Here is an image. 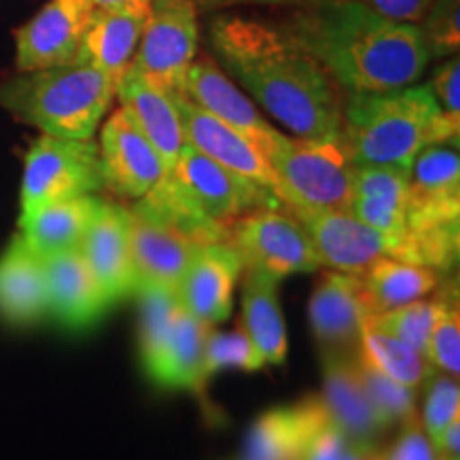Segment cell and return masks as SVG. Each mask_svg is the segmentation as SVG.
<instances>
[{
    "mask_svg": "<svg viewBox=\"0 0 460 460\" xmlns=\"http://www.w3.org/2000/svg\"><path fill=\"white\" fill-rule=\"evenodd\" d=\"M209 43L224 73L292 135L341 139V88L290 32L241 15H216Z\"/></svg>",
    "mask_w": 460,
    "mask_h": 460,
    "instance_id": "1",
    "label": "cell"
},
{
    "mask_svg": "<svg viewBox=\"0 0 460 460\" xmlns=\"http://www.w3.org/2000/svg\"><path fill=\"white\" fill-rule=\"evenodd\" d=\"M286 31L349 94L407 88L430 60L420 24L390 20L360 0H305Z\"/></svg>",
    "mask_w": 460,
    "mask_h": 460,
    "instance_id": "2",
    "label": "cell"
},
{
    "mask_svg": "<svg viewBox=\"0 0 460 460\" xmlns=\"http://www.w3.org/2000/svg\"><path fill=\"white\" fill-rule=\"evenodd\" d=\"M460 122L447 118L427 85L349 94L343 99L341 141L354 164L411 169L422 149L458 146Z\"/></svg>",
    "mask_w": 460,
    "mask_h": 460,
    "instance_id": "3",
    "label": "cell"
},
{
    "mask_svg": "<svg viewBox=\"0 0 460 460\" xmlns=\"http://www.w3.org/2000/svg\"><path fill=\"white\" fill-rule=\"evenodd\" d=\"M115 85L88 65L26 71L0 84V107L43 135L92 139L111 109Z\"/></svg>",
    "mask_w": 460,
    "mask_h": 460,
    "instance_id": "4",
    "label": "cell"
},
{
    "mask_svg": "<svg viewBox=\"0 0 460 460\" xmlns=\"http://www.w3.org/2000/svg\"><path fill=\"white\" fill-rule=\"evenodd\" d=\"M281 188V203L296 211H349L354 160L341 139L279 135L267 149Z\"/></svg>",
    "mask_w": 460,
    "mask_h": 460,
    "instance_id": "5",
    "label": "cell"
},
{
    "mask_svg": "<svg viewBox=\"0 0 460 460\" xmlns=\"http://www.w3.org/2000/svg\"><path fill=\"white\" fill-rule=\"evenodd\" d=\"M101 190H105V180L99 143L43 135L28 149L22 177V216Z\"/></svg>",
    "mask_w": 460,
    "mask_h": 460,
    "instance_id": "6",
    "label": "cell"
},
{
    "mask_svg": "<svg viewBox=\"0 0 460 460\" xmlns=\"http://www.w3.org/2000/svg\"><path fill=\"white\" fill-rule=\"evenodd\" d=\"M224 243L233 247L243 271H261L281 279L322 269L312 239L286 207H267L239 217L226 228Z\"/></svg>",
    "mask_w": 460,
    "mask_h": 460,
    "instance_id": "7",
    "label": "cell"
},
{
    "mask_svg": "<svg viewBox=\"0 0 460 460\" xmlns=\"http://www.w3.org/2000/svg\"><path fill=\"white\" fill-rule=\"evenodd\" d=\"M199 11L192 0H152L128 73L154 88L177 94L199 51Z\"/></svg>",
    "mask_w": 460,
    "mask_h": 460,
    "instance_id": "8",
    "label": "cell"
},
{
    "mask_svg": "<svg viewBox=\"0 0 460 460\" xmlns=\"http://www.w3.org/2000/svg\"><path fill=\"white\" fill-rule=\"evenodd\" d=\"M175 180L186 199L217 226L230 224L252 211L267 207H284L279 197L261 183L245 180L237 172L224 169L216 160L207 158L192 146H183L175 166L166 171Z\"/></svg>",
    "mask_w": 460,
    "mask_h": 460,
    "instance_id": "9",
    "label": "cell"
},
{
    "mask_svg": "<svg viewBox=\"0 0 460 460\" xmlns=\"http://www.w3.org/2000/svg\"><path fill=\"white\" fill-rule=\"evenodd\" d=\"M126 214H128L135 295L152 290L175 295L190 261L203 243L163 220L141 200L126 207Z\"/></svg>",
    "mask_w": 460,
    "mask_h": 460,
    "instance_id": "10",
    "label": "cell"
},
{
    "mask_svg": "<svg viewBox=\"0 0 460 460\" xmlns=\"http://www.w3.org/2000/svg\"><path fill=\"white\" fill-rule=\"evenodd\" d=\"M99 156L105 190L124 200L146 197L166 172L163 158L122 107L102 124Z\"/></svg>",
    "mask_w": 460,
    "mask_h": 460,
    "instance_id": "11",
    "label": "cell"
},
{
    "mask_svg": "<svg viewBox=\"0 0 460 460\" xmlns=\"http://www.w3.org/2000/svg\"><path fill=\"white\" fill-rule=\"evenodd\" d=\"M94 9V0H49L31 22L17 28V68L26 73L73 65Z\"/></svg>",
    "mask_w": 460,
    "mask_h": 460,
    "instance_id": "12",
    "label": "cell"
},
{
    "mask_svg": "<svg viewBox=\"0 0 460 460\" xmlns=\"http://www.w3.org/2000/svg\"><path fill=\"white\" fill-rule=\"evenodd\" d=\"M175 102L177 109H180L183 139H186L188 146L199 149L207 158L216 160L224 169L271 190L275 197H279L281 200L278 175H275L273 166L269 164V160L264 158V154L254 143L241 132L230 128L228 124L220 122L211 113L194 105L183 92H177Z\"/></svg>",
    "mask_w": 460,
    "mask_h": 460,
    "instance_id": "13",
    "label": "cell"
},
{
    "mask_svg": "<svg viewBox=\"0 0 460 460\" xmlns=\"http://www.w3.org/2000/svg\"><path fill=\"white\" fill-rule=\"evenodd\" d=\"M181 92L203 111L247 137L267 158V149L279 130L262 118L254 102L233 84L216 60L207 56L194 58L183 77Z\"/></svg>",
    "mask_w": 460,
    "mask_h": 460,
    "instance_id": "14",
    "label": "cell"
},
{
    "mask_svg": "<svg viewBox=\"0 0 460 460\" xmlns=\"http://www.w3.org/2000/svg\"><path fill=\"white\" fill-rule=\"evenodd\" d=\"M292 216L312 239L322 267L362 273L377 258H390L386 234L367 226L349 211H296Z\"/></svg>",
    "mask_w": 460,
    "mask_h": 460,
    "instance_id": "15",
    "label": "cell"
},
{
    "mask_svg": "<svg viewBox=\"0 0 460 460\" xmlns=\"http://www.w3.org/2000/svg\"><path fill=\"white\" fill-rule=\"evenodd\" d=\"M243 264L224 241L205 243L190 261L177 286V301L190 315L214 326L228 320L233 312V295Z\"/></svg>",
    "mask_w": 460,
    "mask_h": 460,
    "instance_id": "16",
    "label": "cell"
},
{
    "mask_svg": "<svg viewBox=\"0 0 460 460\" xmlns=\"http://www.w3.org/2000/svg\"><path fill=\"white\" fill-rule=\"evenodd\" d=\"M79 252L109 303L135 295L128 214L124 205L105 199L101 200L99 211L85 230Z\"/></svg>",
    "mask_w": 460,
    "mask_h": 460,
    "instance_id": "17",
    "label": "cell"
},
{
    "mask_svg": "<svg viewBox=\"0 0 460 460\" xmlns=\"http://www.w3.org/2000/svg\"><path fill=\"white\" fill-rule=\"evenodd\" d=\"M411 169L396 164H354L349 214L390 241V258L407 224Z\"/></svg>",
    "mask_w": 460,
    "mask_h": 460,
    "instance_id": "18",
    "label": "cell"
},
{
    "mask_svg": "<svg viewBox=\"0 0 460 460\" xmlns=\"http://www.w3.org/2000/svg\"><path fill=\"white\" fill-rule=\"evenodd\" d=\"M360 273L322 275L309 301V320L322 352H358L367 314L360 298Z\"/></svg>",
    "mask_w": 460,
    "mask_h": 460,
    "instance_id": "19",
    "label": "cell"
},
{
    "mask_svg": "<svg viewBox=\"0 0 460 460\" xmlns=\"http://www.w3.org/2000/svg\"><path fill=\"white\" fill-rule=\"evenodd\" d=\"M322 396H307L295 405L275 407L262 413L250 430V460H303L315 435L331 422Z\"/></svg>",
    "mask_w": 460,
    "mask_h": 460,
    "instance_id": "20",
    "label": "cell"
},
{
    "mask_svg": "<svg viewBox=\"0 0 460 460\" xmlns=\"http://www.w3.org/2000/svg\"><path fill=\"white\" fill-rule=\"evenodd\" d=\"M324 399L332 422L349 441H369L388 429L362 382L356 352H322Z\"/></svg>",
    "mask_w": 460,
    "mask_h": 460,
    "instance_id": "21",
    "label": "cell"
},
{
    "mask_svg": "<svg viewBox=\"0 0 460 460\" xmlns=\"http://www.w3.org/2000/svg\"><path fill=\"white\" fill-rule=\"evenodd\" d=\"M43 261L48 278V314L66 329L94 324L111 303L85 264L82 252H60Z\"/></svg>",
    "mask_w": 460,
    "mask_h": 460,
    "instance_id": "22",
    "label": "cell"
},
{
    "mask_svg": "<svg viewBox=\"0 0 460 460\" xmlns=\"http://www.w3.org/2000/svg\"><path fill=\"white\" fill-rule=\"evenodd\" d=\"M115 99L156 149L166 171H171L180 158L181 147L186 146L175 94L154 88L146 79L126 71L118 84Z\"/></svg>",
    "mask_w": 460,
    "mask_h": 460,
    "instance_id": "23",
    "label": "cell"
},
{
    "mask_svg": "<svg viewBox=\"0 0 460 460\" xmlns=\"http://www.w3.org/2000/svg\"><path fill=\"white\" fill-rule=\"evenodd\" d=\"M48 314V278L45 261L22 234L11 241L0 256V318L24 326Z\"/></svg>",
    "mask_w": 460,
    "mask_h": 460,
    "instance_id": "24",
    "label": "cell"
},
{
    "mask_svg": "<svg viewBox=\"0 0 460 460\" xmlns=\"http://www.w3.org/2000/svg\"><path fill=\"white\" fill-rule=\"evenodd\" d=\"M147 15L96 7L79 45L77 65H88L118 85L139 48Z\"/></svg>",
    "mask_w": 460,
    "mask_h": 460,
    "instance_id": "25",
    "label": "cell"
},
{
    "mask_svg": "<svg viewBox=\"0 0 460 460\" xmlns=\"http://www.w3.org/2000/svg\"><path fill=\"white\" fill-rule=\"evenodd\" d=\"M101 200L96 194H88V197L45 205L32 214L20 216V234L41 258L79 250L92 217L99 211Z\"/></svg>",
    "mask_w": 460,
    "mask_h": 460,
    "instance_id": "26",
    "label": "cell"
},
{
    "mask_svg": "<svg viewBox=\"0 0 460 460\" xmlns=\"http://www.w3.org/2000/svg\"><path fill=\"white\" fill-rule=\"evenodd\" d=\"M211 329L214 326L190 315L180 305L169 341H166L156 367L147 376L160 386L186 388L203 394L207 379H209L205 373V348Z\"/></svg>",
    "mask_w": 460,
    "mask_h": 460,
    "instance_id": "27",
    "label": "cell"
},
{
    "mask_svg": "<svg viewBox=\"0 0 460 460\" xmlns=\"http://www.w3.org/2000/svg\"><path fill=\"white\" fill-rule=\"evenodd\" d=\"M360 281L362 307L369 318L427 296L441 284V271L384 256L360 273Z\"/></svg>",
    "mask_w": 460,
    "mask_h": 460,
    "instance_id": "28",
    "label": "cell"
},
{
    "mask_svg": "<svg viewBox=\"0 0 460 460\" xmlns=\"http://www.w3.org/2000/svg\"><path fill=\"white\" fill-rule=\"evenodd\" d=\"M279 279L261 271H247L243 295H241V315L243 331L267 365H281L288 354V337L284 315L278 301Z\"/></svg>",
    "mask_w": 460,
    "mask_h": 460,
    "instance_id": "29",
    "label": "cell"
},
{
    "mask_svg": "<svg viewBox=\"0 0 460 460\" xmlns=\"http://www.w3.org/2000/svg\"><path fill=\"white\" fill-rule=\"evenodd\" d=\"M358 356L384 376L393 377L394 382L411 390H418L424 382H429L435 371V367L422 352L413 349L401 339L371 329L365 322H362Z\"/></svg>",
    "mask_w": 460,
    "mask_h": 460,
    "instance_id": "30",
    "label": "cell"
},
{
    "mask_svg": "<svg viewBox=\"0 0 460 460\" xmlns=\"http://www.w3.org/2000/svg\"><path fill=\"white\" fill-rule=\"evenodd\" d=\"M444 305L446 296L437 298V301H422V298H418V301L399 305V307L390 309V312L369 315V318H365V324L401 339V341H405L413 349L424 354L427 352L430 331H433L437 318L444 312Z\"/></svg>",
    "mask_w": 460,
    "mask_h": 460,
    "instance_id": "31",
    "label": "cell"
},
{
    "mask_svg": "<svg viewBox=\"0 0 460 460\" xmlns=\"http://www.w3.org/2000/svg\"><path fill=\"white\" fill-rule=\"evenodd\" d=\"M358 356V352H356ZM358 367L362 382H365L367 393H369L373 405L377 407L379 416L388 427L394 422H407V420L416 418V390L402 386V384L394 382L393 377L384 376L376 367L369 365L365 358L358 356Z\"/></svg>",
    "mask_w": 460,
    "mask_h": 460,
    "instance_id": "32",
    "label": "cell"
},
{
    "mask_svg": "<svg viewBox=\"0 0 460 460\" xmlns=\"http://www.w3.org/2000/svg\"><path fill=\"white\" fill-rule=\"evenodd\" d=\"M267 365L262 354L243 331L217 332L211 329L205 348V373L211 377L222 369L258 371Z\"/></svg>",
    "mask_w": 460,
    "mask_h": 460,
    "instance_id": "33",
    "label": "cell"
},
{
    "mask_svg": "<svg viewBox=\"0 0 460 460\" xmlns=\"http://www.w3.org/2000/svg\"><path fill=\"white\" fill-rule=\"evenodd\" d=\"M422 34L430 58L458 56L460 0H433L422 17Z\"/></svg>",
    "mask_w": 460,
    "mask_h": 460,
    "instance_id": "34",
    "label": "cell"
},
{
    "mask_svg": "<svg viewBox=\"0 0 460 460\" xmlns=\"http://www.w3.org/2000/svg\"><path fill=\"white\" fill-rule=\"evenodd\" d=\"M427 358L435 369L458 379L460 373V314L456 298L446 296L444 312L437 318L427 343Z\"/></svg>",
    "mask_w": 460,
    "mask_h": 460,
    "instance_id": "35",
    "label": "cell"
},
{
    "mask_svg": "<svg viewBox=\"0 0 460 460\" xmlns=\"http://www.w3.org/2000/svg\"><path fill=\"white\" fill-rule=\"evenodd\" d=\"M460 416V390L458 379L452 376L430 377V386L424 401L422 429L430 441L444 430L454 418Z\"/></svg>",
    "mask_w": 460,
    "mask_h": 460,
    "instance_id": "36",
    "label": "cell"
},
{
    "mask_svg": "<svg viewBox=\"0 0 460 460\" xmlns=\"http://www.w3.org/2000/svg\"><path fill=\"white\" fill-rule=\"evenodd\" d=\"M439 107L444 109L447 118L460 122V60L458 56H450L437 68L433 79L427 85Z\"/></svg>",
    "mask_w": 460,
    "mask_h": 460,
    "instance_id": "37",
    "label": "cell"
},
{
    "mask_svg": "<svg viewBox=\"0 0 460 460\" xmlns=\"http://www.w3.org/2000/svg\"><path fill=\"white\" fill-rule=\"evenodd\" d=\"M384 460H439V456L416 416L402 422V433L394 446L384 454Z\"/></svg>",
    "mask_w": 460,
    "mask_h": 460,
    "instance_id": "38",
    "label": "cell"
},
{
    "mask_svg": "<svg viewBox=\"0 0 460 460\" xmlns=\"http://www.w3.org/2000/svg\"><path fill=\"white\" fill-rule=\"evenodd\" d=\"M360 3L394 22L420 24L433 0H360Z\"/></svg>",
    "mask_w": 460,
    "mask_h": 460,
    "instance_id": "39",
    "label": "cell"
},
{
    "mask_svg": "<svg viewBox=\"0 0 460 460\" xmlns=\"http://www.w3.org/2000/svg\"><path fill=\"white\" fill-rule=\"evenodd\" d=\"M348 444V435H345L331 420V422L315 435L314 444L309 446V450L305 454L303 460H339Z\"/></svg>",
    "mask_w": 460,
    "mask_h": 460,
    "instance_id": "40",
    "label": "cell"
},
{
    "mask_svg": "<svg viewBox=\"0 0 460 460\" xmlns=\"http://www.w3.org/2000/svg\"><path fill=\"white\" fill-rule=\"evenodd\" d=\"M305 0H192L197 11L214 13V11L241 7V4H262V7H298Z\"/></svg>",
    "mask_w": 460,
    "mask_h": 460,
    "instance_id": "41",
    "label": "cell"
},
{
    "mask_svg": "<svg viewBox=\"0 0 460 460\" xmlns=\"http://www.w3.org/2000/svg\"><path fill=\"white\" fill-rule=\"evenodd\" d=\"M437 456H458L460 454V416L454 418L447 427L430 441Z\"/></svg>",
    "mask_w": 460,
    "mask_h": 460,
    "instance_id": "42",
    "label": "cell"
},
{
    "mask_svg": "<svg viewBox=\"0 0 460 460\" xmlns=\"http://www.w3.org/2000/svg\"><path fill=\"white\" fill-rule=\"evenodd\" d=\"M384 450L373 444V441H349L345 452L339 460H384Z\"/></svg>",
    "mask_w": 460,
    "mask_h": 460,
    "instance_id": "43",
    "label": "cell"
},
{
    "mask_svg": "<svg viewBox=\"0 0 460 460\" xmlns=\"http://www.w3.org/2000/svg\"><path fill=\"white\" fill-rule=\"evenodd\" d=\"M94 4L101 9L132 11V13L141 15H149L152 11V0H94Z\"/></svg>",
    "mask_w": 460,
    "mask_h": 460,
    "instance_id": "44",
    "label": "cell"
},
{
    "mask_svg": "<svg viewBox=\"0 0 460 460\" xmlns=\"http://www.w3.org/2000/svg\"><path fill=\"white\" fill-rule=\"evenodd\" d=\"M439 460H458V456H439Z\"/></svg>",
    "mask_w": 460,
    "mask_h": 460,
    "instance_id": "45",
    "label": "cell"
},
{
    "mask_svg": "<svg viewBox=\"0 0 460 460\" xmlns=\"http://www.w3.org/2000/svg\"><path fill=\"white\" fill-rule=\"evenodd\" d=\"M245 460H250V458H245Z\"/></svg>",
    "mask_w": 460,
    "mask_h": 460,
    "instance_id": "46",
    "label": "cell"
}]
</instances>
